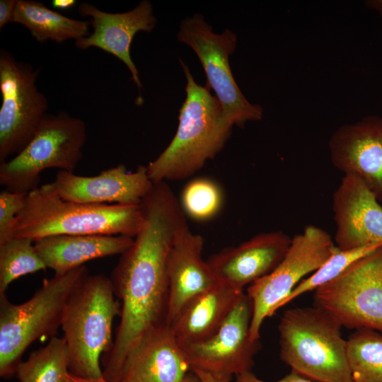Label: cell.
I'll return each mask as SVG.
<instances>
[{
	"instance_id": "1",
	"label": "cell",
	"mask_w": 382,
	"mask_h": 382,
	"mask_svg": "<svg viewBox=\"0 0 382 382\" xmlns=\"http://www.w3.org/2000/svg\"><path fill=\"white\" fill-rule=\"evenodd\" d=\"M141 226L110 277L121 301L120 320L111 348L102 358L103 376L117 382L129 350L148 330L167 323V262L177 238L189 228L170 188L154 186L139 204Z\"/></svg>"
},
{
	"instance_id": "2",
	"label": "cell",
	"mask_w": 382,
	"mask_h": 382,
	"mask_svg": "<svg viewBox=\"0 0 382 382\" xmlns=\"http://www.w3.org/2000/svg\"><path fill=\"white\" fill-rule=\"evenodd\" d=\"M186 77V98L175 136L146 166L153 183L187 178L203 168L224 147L233 125L225 117L220 102L207 87L197 84L188 66L180 59Z\"/></svg>"
},
{
	"instance_id": "3",
	"label": "cell",
	"mask_w": 382,
	"mask_h": 382,
	"mask_svg": "<svg viewBox=\"0 0 382 382\" xmlns=\"http://www.w3.org/2000/svg\"><path fill=\"white\" fill-rule=\"evenodd\" d=\"M142 223L140 206L81 204L63 199L53 183L28 193L13 237L33 241L57 235H122L134 238Z\"/></svg>"
},
{
	"instance_id": "4",
	"label": "cell",
	"mask_w": 382,
	"mask_h": 382,
	"mask_svg": "<svg viewBox=\"0 0 382 382\" xmlns=\"http://www.w3.org/2000/svg\"><path fill=\"white\" fill-rule=\"evenodd\" d=\"M110 277L86 274L65 303L61 327L69 357V371L83 378L103 376L100 357L111 348L112 323L120 316Z\"/></svg>"
},
{
	"instance_id": "5",
	"label": "cell",
	"mask_w": 382,
	"mask_h": 382,
	"mask_svg": "<svg viewBox=\"0 0 382 382\" xmlns=\"http://www.w3.org/2000/svg\"><path fill=\"white\" fill-rule=\"evenodd\" d=\"M342 328L316 305L286 310L278 325L280 359L291 371L316 382H354Z\"/></svg>"
},
{
	"instance_id": "6",
	"label": "cell",
	"mask_w": 382,
	"mask_h": 382,
	"mask_svg": "<svg viewBox=\"0 0 382 382\" xmlns=\"http://www.w3.org/2000/svg\"><path fill=\"white\" fill-rule=\"evenodd\" d=\"M88 273L85 265L45 279L28 301L15 304L0 294V376L16 373L28 347L43 336H55L62 324L67 298L76 283Z\"/></svg>"
},
{
	"instance_id": "7",
	"label": "cell",
	"mask_w": 382,
	"mask_h": 382,
	"mask_svg": "<svg viewBox=\"0 0 382 382\" xmlns=\"http://www.w3.org/2000/svg\"><path fill=\"white\" fill-rule=\"evenodd\" d=\"M84 122L65 112L47 114L28 144L0 164V185L28 194L39 187L41 173L50 168L73 172L83 157Z\"/></svg>"
},
{
	"instance_id": "8",
	"label": "cell",
	"mask_w": 382,
	"mask_h": 382,
	"mask_svg": "<svg viewBox=\"0 0 382 382\" xmlns=\"http://www.w3.org/2000/svg\"><path fill=\"white\" fill-rule=\"evenodd\" d=\"M339 248L323 229L309 225L292 239L284 257L269 274L248 286L247 295L253 303L250 337L260 339L266 318L272 316L295 286L323 265Z\"/></svg>"
},
{
	"instance_id": "9",
	"label": "cell",
	"mask_w": 382,
	"mask_h": 382,
	"mask_svg": "<svg viewBox=\"0 0 382 382\" xmlns=\"http://www.w3.org/2000/svg\"><path fill=\"white\" fill-rule=\"evenodd\" d=\"M313 299L342 327L382 332V245L316 289Z\"/></svg>"
},
{
	"instance_id": "10",
	"label": "cell",
	"mask_w": 382,
	"mask_h": 382,
	"mask_svg": "<svg viewBox=\"0 0 382 382\" xmlns=\"http://www.w3.org/2000/svg\"><path fill=\"white\" fill-rule=\"evenodd\" d=\"M178 39L189 45L197 55L209 87L214 90L225 117L233 125L242 127L248 121L261 120L262 108L247 100L230 68L229 57L237 43L233 32L226 29L220 34L216 33L202 15L196 13L180 23Z\"/></svg>"
},
{
	"instance_id": "11",
	"label": "cell",
	"mask_w": 382,
	"mask_h": 382,
	"mask_svg": "<svg viewBox=\"0 0 382 382\" xmlns=\"http://www.w3.org/2000/svg\"><path fill=\"white\" fill-rule=\"evenodd\" d=\"M39 71L0 52V163L18 154L47 115L48 102L36 85Z\"/></svg>"
},
{
	"instance_id": "12",
	"label": "cell",
	"mask_w": 382,
	"mask_h": 382,
	"mask_svg": "<svg viewBox=\"0 0 382 382\" xmlns=\"http://www.w3.org/2000/svg\"><path fill=\"white\" fill-rule=\"evenodd\" d=\"M253 303L243 293L219 329L202 342L181 346L192 369L232 376L250 371L261 348L250 337Z\"/></svg>"
},
{
	"instance_id": "13",
	"label": "cell",
	"mask_w": 382,
	"mask_h": 382,
	"mask_svg": "<svg viewBox=\"0 0 382 382\" xmlns=\"http://www.w3.org/2000/svg\"><path fill=\"white\" fill-rule=\"evenodd\" d=\"M332 208L340 250L382 245V206L359 177L344 175L333 194Z\"/></svg>"
},
{
	"instance_id": "14",
	"label": "cell",
	"mask_w": 382,
	"mask_h": 382,
	"mask_svg": "<svg viewBox=\"0 0 382 382\" xmlns=\"http://www.w3.org/2000/svg\"><path fill=\"white\" fill-rule=\"evenodd\" d=\"M52 183L64 200L126 206L139 205L154 185L146 166L140 165L132 172L123 164L104 170L95 176H81L59 170Z\"/></svg>"
},
{
	"instance_id": "15",
	"label": "cell",
	"mask_w": 382,
	"mask_h": 382,
	"mask_svg": "<svg viewBox=\"0 0 382 382\" xmlns=\"http://www.w3.org/2000/svg\"><path fill=\"white\" fill-rule=\"evenodd\" d=\"M291 242L282 231L260 233L238 245L222 249L207 262L217 282L243 290L279 265Z\"/></svg>"
},
{
	"instance_id": "16",
	"label": "cell",
	"mask_w": 382,
	"mask_h": 382,
	"mask_svg": "<svg viewBox=\"0 0 382 382\" xmlns=\"http://www.w3.org/2000/svg\"><path fill=\"white\" fill-rule=\"evenodd\" d=\"M329 149L335 167L359 177L382 202V117L368 116L340 127Z\"/></svg>"
},
{
	"instance_id": "17",
	"label": "cell",
	"mask_w": 382,
	"mask_h": 382,
	"mask_svg": "<svg viewBox=\"0 0 382 382\" xmlns=\"http://www.w3.org/2000/svg\"><path fill=\"white\" fill-rule=\"evenodd\" d=\"M79 11L82 16L90 18L93 32L75 41L76 46L81 50L97 47L118 58L129 69L140 91L141 83L130 56V46L138 32L149 33L156 25L151 2L144 0L134 8L124 13H108L88 3L81 4Z\"/></svg>"
},
{
	"instance_id": "18",
	"label": "cell",
	"mask_w": 382,
	"mask_h": 382,
	"mask_svg": "<svg viewBox=\"0 0 382 382\" xmlns=\"http://www.w3.org/2000/svg\"><path fill=\"white\" fill-rule=\"evenodd\" d=\"M191 370L167 323L146 332L127 354L117 382H182Z\"/></svg>"
},
{
	"instance_id": "19",
	"label": "cell",
	"mask_w": 382,
	"mask_h": 382,
	"mask_svg": "<svg viewBox=\"0 0 382 382\" xmlns=\"http://www.w3.org/2000/svg\"><path fill=\"white\" fill-rule=\"evenodd\" d=\"M203 237L190 228L170 248L167 262V324L170 327L192 299L217 282L207 260L203 259Z\"/></svg>"
},
{
	"instance_id": "20",
	"label": "cell",
	"mask_w": 382,
	"mask_h": 382,
	"mask_svg": "<svg viewBox=\"0 0 382 382\" xmlns=\"http://www.w3.org/2000/svg\"><path fill=\"white\" fill-rule=\"evenodd\" d=\"M134 238L122 235H57L34 241L47 268L62 274L98 258L121 255Z\"/></svg>"
},
{
	"instance_id": "21",
	"label": "cell",
	"mask_w": 382,
	"mask_h": 382,
	"mask_svg": "<svg viewBox=\"0 0 382 382\" xmlns=\"http://www.w3.org/2000/svg\"><path fill=\"white\" fill-rule=\"evenodd\" d=\"M243 290L217 282L192 299L171 326L180 346L198 343L221 326Z\"/></svg>"
},
{
	"instance_id": "22",
	"label": "cell",
	"mask_w": 382,
	"mask_h": 382,
	"mask_svg": "<svg viewBox=\"0 0 382 382\" xmlns=\"http://www.w3.org/2000/svg\"><path fill=\"white\" fill-rule=\"evenodd\" d=\"M12 22L25 27L40 42L77 41L90 35L89 21L66 17L33 0H18Z\"/></svg>"
},
{
	"instance_id": "23",
	"label": "cell",
	"mask_w": 382,
	"mask_h": 382,
	"mask_svg": "<svg viewBox=\"0 0 382 382\" xmlns=\"http://www.w3.org/2000/svg\"><path fill=\"white\" fill-rule=\"evenodd\" d=\"M69 372L66 342L63 337L53 336L21 361L16 374L20 382H66Z\"/></svg>"
},
{
	"instance_id": "24",
	"label": "cell",
	"mask_w": 382,
	"mask_h": 382,
	"mask_svg": "<svg viewBox=\"0 0 382 382\" xmlns=\"http://www.w3.org/2000/svg\"><path fill=\"white\" fill-rule=\"evenodd\" d=\"M347 353L354 382H382V332L355 330L347 340Z\"/></svg>"
},
{
	"instance_id": "25",
	"label": "cell",
	"mask_w": 382,
	"mask_h": 382,
	"mask_svg": "<svg viewBox=\"0 0 382 382\" xmlns=\"http://www.w3.org/2000/svg\"><path fill=\"white\" fill-rule=\"evenodd\" d=\"M46 269L34 241L13 237L0 244V294L19 277Z\"/></svg>"
},
{
	"instance_id": "26",
	"label": "cell",
	"mask_w": 382,
	"mask_h": 382,
	"mask_svg": "<svg viewBox=\"0 0 382 382\" xmlns=\"http://www.w3.org/2000/svg\"><path fill=\"white\" fill-rule=\"evenodd\" d=\"M224 202L221 187L214 180L199 177L190 180L184 187L180 203L185 214L197 221L215 217Z\"/></svg>"
},
{
	"instance_id": "27",
	"label": "cell",
	"mask_w": 382,
	"mask_h": 382,
	"mask_svg": "<svg viewBox=\"0 0 382 382\" xmlns=\"http://www.w3.org/2000/svg\"><path fill=\"white\" fill-rule=\"evenodd\" d=\"M381 245L367 246L352 250L338 249L312 274L303 279L282 302L279 308L296 297L310 291H315L340 275L351 264Z\"/></svg>"
},
{
	"instance_id": "28",
	"label": "cell",
	"mask_w": 382,
	"mask_h": 382,
	"mask_svg": "<svg viewBox=\"0 0 382 382\" xmlns=\"http://www.w3.org/2000/svg\"><path fill=\"white\" fill-rule=\"evenodd\" d=\"M28 194L6 189L0 192V244L12 238L19 213L23 209Z\"/></svg>"
},
{
	"instance_id": "29",
	"label": "cell",
	"mask_w": 382,
	"mask_h": 382,
	"mask_svg": "<svg viewBox=\"0 0 382 382\" xmlns=\"http://www.w3.org/2000/svg\"><path fill=\"white\" fill-rule=\"evenodd\" d=\"M234 382H267L258 378L251 371L243 372L236 376ZM273 382H316L303 377L291 371L282 378Z\"/></svg>"
},
{
	"instance_id": "30",
	"label": "cell",
	"mask_w": 382,
	"mask_h": 382,
	"mask_svg": "<svg viewBox=\"0 0 382 382\" xmlns=\"http://www.w3.org/2000/svg\"><path fill=\"white\" fill-rule=\"evenodd\" d=\"M18 0L0 1V30L6 24L12 22Z\"/></svg>"
},
{
	"instance_id": "31",
	"label": "cell",
	"mask_w": 382,
	"mask_h": 382,
	"mask_svg": "<svg viewBox=\"0 0 382 382\" xmlns=\"http://www.w3.org/2000/svg\"><path fill=\"white\" fill-rule=\"evenodd\" d=\"M202 382H230L232 376L215 374L199 369H192Z\"/></svg>"
},
{
	"instance_id": "32",
	"label": "cell",
	"mask_w": 382,
	"mask_h": 382,
	"mask_svg": "<svg viewBox=\"0 0 382 382\" xmlns=\"http://www.w3.org/2000/svg\"><path fill=\"white\" fill-rule=\"evenodd\" d=\"M66 382H110L105 379L103 376L98 378H83L68 373Z\"/></svg>"
},
{
	"instance_id": "33",
	"label": "cell",
	"mask_w": 382,
	"mask_h": 382,
	"mask_svg": "<svg viewBox=\"0 0 382 382\" xmlns=\"http://www.w3.org/2000/svg\"><path fill=\"white\" fill-rule=\"evenodd\" d=\"M76 2L75 0H53L52 5L54 8L66 10L73 7Z\"/></svg>"
},
{
	"instance_id": "34",
	"label": "cell",
	"mask_w": 382,
	"mask_h": 382,
	"mask_svg": "<svg viewBox=\"0 0 382 382\" xmlns=\"http://www.w3.org/2000/svg\"><path fill=\"white\" fill-rule=\"evenodd\" d=\"M367 5L382 15V0L369 1Z\"/></svg>"
},
{
	"instance_id": "35",
	"label": "cell",
	"mask_w": 382,
	"mask_h": 382,
	"mask_svg": "<svg viewBox=\"0 0 382 382\" xmlns=\"http://www.w3.org/2000/svg\"><path fill=\"white\" fill-rule=\"evenodd\" d=\"M182 382H202L199 377L192 371L188 372Z\"/></svg>"
}]
</instances>
